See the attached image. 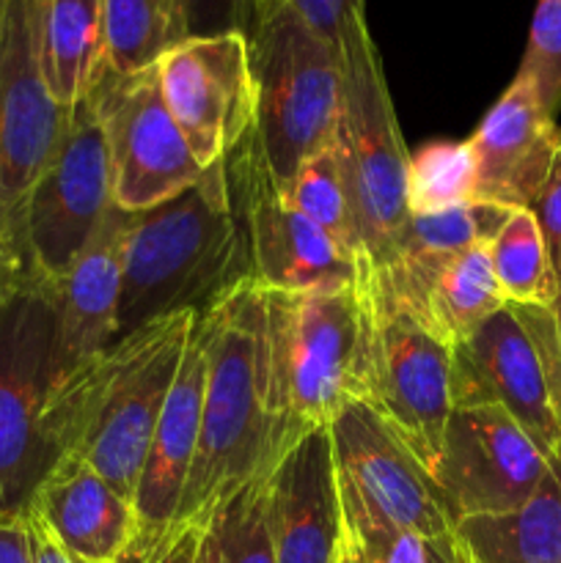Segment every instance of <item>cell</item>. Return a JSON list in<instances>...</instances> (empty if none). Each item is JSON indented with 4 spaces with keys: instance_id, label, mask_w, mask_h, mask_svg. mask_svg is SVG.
Wrapping results in <instances>:
<instances>
[{
    "instance_id": "1",
    "label": "cell",
    "mask_w": 561,
    "mask_h": 563,
    "mask_svg": "<svg viewBox=\"0 0 561 563\" xmlns=\"http://www.w3.org/2000/svg\"><path fill=\"white\" fill-rule=\"evenodd\" d=\"M242 280H253L251 242L218 159L179 196L132 212L110 346L160 319L209 311Z\"/></svg>"
},
{
    "instance_id": "2",
    "label": "cell",
    "mask_w": 561,
    "mask_h": 563,
    "mask_svg": "<svg viewBox=\"0 0 561 563\" xmlns=\"http://www.w3.org/2000/svg\"><path fill=\"white\" fill-rule=\"evenodd\" d=\"M69 383L53 284L14 275L0 291V522H25L72 451Z\"/></svg>"
},
{
    "instance_id": "3",
    "label": "cell",
    "mask_w": 561,
    "mask_h": 563,
    "mask_svg": "<svg viewBox=\"0 0 561 563\" xmlns=\"http://www.w3.org/2000/svg\"><path fill=\"white\" fill-rule=\"evenodd\" d=\"M262 295V388L267 416V467L355 399L366 339L361 284L344 289Z\"/></svg>"
},
{
    "instance_id": "4",
    "label": "cell",
    "mask_w": 561,
    "mask_h": 563,
    "mask_svg": "<svg viewBox=\"0 0 561 563\" xmlns=\"http://www.w3.org/2000/svg\"><path fill=\"white\" fill-rule=\"evenodd\" d=\"M207 379L190 476L174 528H204L220 500L270 473L267 416L262 388V295L256 280H242L209 311Z\"/></svg>"
},
{
    "instance_id": "5",
    "label": "cell",
    "mask_w": 561,
    "mask_h": 563,
    "mask_svg": "<svg viewBox=\"0 0 561 563\" xmlns=\"http://www.w3.org/2000/svg\"><path fill=\"white\" fill-rule=\"evenodd\" d=\"M198 313L160 319L72 377V451L132 500Z\"/></svg>"
},
{
    "instance_id": "6",
    "label": "cell",
    "mask_w": 561,
    "mask_h": 563,
    "mask_svg": "<svg viewBox=\"0 0 561 563\" xmlns=\"http://www.w3.org/2000/svg\"><path fill=\"white\" fill-rule=\"evenodd\" d=\"M256 113L251 135L278 187L336 141L341 108V49L286 5H253L245 31Z\"/></svg>"
},
{
    "instance_id": "7",
    "label": "cell",
    "mask_w": 561,
    "mask_h": 563,
    "mask_svg": "<svg viewBox=\"0 0 561 563\" xmlns=\"http://www.w3.org/2000/svg\"><path fill=\"white\" fill-rule=\"evenodd\" d=\"M341 108L333 152L344 179L363 275L394 253L407 212V154L366 14L341 33Z\"/></svg>"
},
{
    "instance_id": "8",
    "label": "cell",
    "mask_w": 561,
    "mask_h": 563,
    "mask_svg": "<svg viewBox=\"0 0 561 563\" xmlns=\"http://www.w3.org/2000/svg\"><path fill=\"white\" fill-rule=\"evenodd\" d=\"M454 407L495 405L553 454L561 445V324L556 308L506 302L451 350Z\"/></svg>"
},
{
    "instance_id": "9",
    "label": "cell",
    "mask_w": 561,
    "mask_h": 563,
    "mask_svg": "<svg viewBox=\"0 0 561 563\" xmlns=\"http://www.w3.org/2000/svg\"><path fill=\"white\" fill-rule=\"evenodd\" d=\"M328 434L344 533L396 528L432 542L454 531L432 471L372 407L346 401Z\"/></svg>"
},
{
    "instance_id": "10",
    "label": "cell",
    "mask_w": 561,
    "mask_h": 563,
    "mask_svg": "<svg viewBox=\"0 0 561 563\" xmlns=\"http://www.w3.org/2000/svg\"><path fill=\"white\" fill-rule=\"evenodd\" d=\"M38 9L42 0H3L0 11V240L20 273H31L22 256L25 198L72 115L44 80Z\"/></svg>"
},
{
    "instance_id": "11",
    "label": "cell",
    "mask_w": 561,
    "mask_h": 563,
    "mask_svg": "<svg viewBox=\"0 0 561 563\" xmlns=\"http://www.w3.org/2000/svg\"><path fill=\"white\" fill-rule=\"evenodd\" d=\"M363 306L366 339L358 366L355 399L372 407L432 471L446 423L454 410V346L407 313L372 308L366 300Z\"/></svg>"
},
{
    "instance_id": "12",
    "label": "cell",
    "mask_w": 561,
    "mask_h": 563,
    "mask_svg": "<svg viewBox=\"0 0 561 563\" xmlns=\"http://www.w3.org/2000/svg\"><path fill=\"white\" fill-rule=\"evenodd\" d=\"M113 203L105 130L94 102L82 97L22 209V256L31 273L50 284L58 280L86 251Z\"/></svg>"
},
{
    "instance_id": "13",
    "label": "cell",
    "mask_w": 561,
    "mask_h": 563,
    "mask_svg": "<svg viewBox=\"0 0 561 563\" xmlns=\"http://www.w3.org/2000/svg\"><path fill=\"white\" fill-rule=\"evenodd\" d=\"M86 97L105 130L116 207L143 212L179 196L204 174L165 104L157 64L132 75L102 64Z\"/></svg>"
},
{
    "instance_id": "14",
    "label": "cell",
    "mask_w": 561,
    "mask_h": 563,
    "mask_svg": "<svg viewBox=\"0 0 561 563\" xmlns=\"http://www.w3.org/2000/svg\"><path fill=\"white\" fill-rule=\"evenodd\" d=\"M223 159L248 225L253 280L262 289L317 291L361 284V262L280 198L251 132Z\"/></svg>"
},
{
    "instance_id": "15",
    "label": "cell",
    "mask_w": 561,
    "mask_h": 563,
    "mask_svg": "<svg viewBox=\"0 0 561 563\" xmlns=\"http://www.w3.org/2000/svg\"><path fill=\"white\" fill-rule=\"evenodd\" d=\"M550 456L495 405L454 407L432 478L457 522L506 515L534 495Z\"/></svg>"
},
{
    "instance_id": "16",
    "label": "cell",
    "mask_w": 561,
    "mask_h": 563,
    "mask_svg": "<svg viewBox=\"0 0 561 563\" xmlns=\"http://www.w3.org/2000/svg\"><path fill=\"white\" fill-rule=\"evenodd\" d=\"M157 80L201 168L223 159L251 132L256 86L242 31L185 38L157 60Z\"/></svg>"
},
{
    "instance_id": "17",
    "label": "cell",
    "mask_w": 561,
    "mask_h": 563,
    "mask_svg": "<svg viewBox=\"0 0 561 563\" xmlns=\"http://www.w3.org/2000/svg\"><path fill=\"white\" fill-rule=\"evenodd\" d=\"M468 143L476 163L473 201L531 209L561 152V130L531 82L517 75Z\"/></svg>"
},
{
    "instance_id": "18",
    "label": "cell",
    "mask_w": 561,
    "mask_h": 563,
    "mask_svg": "<svg viewBox=\"0 0 561 563\" xmlns=\"http://www.w3.org/2000/svg\"><path fill=\"white\" fill-rule=\"evenodd\" d=\"M207 317L198 313L190 341L185 346V357L179 363V374L154 429L152 449L132 493L135 539L130 548H148L160 542L174 528L176 515H179L182 495H185L198 445L204 379H207Z\"/></svg>"
},
{
    "instance_id": "19",
    "label": "cell",
    "mask_w": 561,
    "mask_h": 563,
    "mask_svg": "<svg viewBox=\"0 0 561 563\" xmlns=\"http://www.w3.org/2000/svg\"><path fill=\"white\" fill-rule=\"evenodd\" d=\"M512 212L498 203L471 201L446 212L410 214L388 262L363 275V300L424 324L429 291L443 269L471 247L490 245Z\"/></svg>"
},
{
    "instance_id": "20",
    "label": "cell",
    "mask_w": 561,
    "mask_h": 563,
    "mask_svg": "<svg viewBox=\"0 0 561 563\" xmlns=\"http://www.w3.org/2000/svg\"><path fill=\"white\" fill-rule=\"evenodd\" d=\"M275 563H341L344 522L328 427L297 440L267 473Z\"/></svg>"
},
{
    "instance_id": "21",
    "label": "cell",
    "mask_w": 561,
    "mask_h": 563,
    "mask_svg": "<svg viewBox=\"0 0 561 563\" xmlns=\"http://www.w3.org/2000/svg\"><path fill=\"white\" fill-rule=\"evenodd\" d=\"M130 220L132 212L113 203L86 251L53 280L58 346L72 377L113 341Z\"/></svg>"
},
{
    "instance_id": "22",
    "label": "cell",
    "mask_w": 561,
    "mask_h": 563,
    "mask_svg": "<svg viewBox=\"0 0 561 563\" xmlns=\"http://www.w3.org/2000/svg\"><path fill=\"white\" fill-rule=\"evenodd\" d=\"M28 517L69 555L86 563H116L135 539V509L80 456L66 454L33 498Z\"/></svg>"
},
{
    "instance_id": "23",
    "label": "cell",
    "mask_w": 561,
    "mask_h": 563,
    "mask_svg": "<svg viewBox=\"0 0 561 563\" xmlns=\"http://www.w3.org/2000/svg\"><path fill=\"white\" fill-rule=\"evenodd\" d=\"M454 531L473 563H561V445L526 504L506 515L468 517Z\"/></svg>"
},
{
    "instance_id": "24",
    "label": "cell",
    "mask_w": 561,
    "mask_h": 563,
    "mask_svg": "<svg viewBox=\"0 0 561 563\" xmlns=\"http://www.w3.org/2000/svg\"><path fill=\"white\" fill-rule=\"evenodd\" d=\"M38 58L50 93L75 108L105 64L99 0H42Z\"/></svg>"
},
{
    "instance_id": "25",
    "label": "cell",
    "mask_w": 561,
    "mask_h": 563,
    "mask_svg": "<svg viewBox=\"0 0 561 563\" xmlns=\"http://www.w3.org/2000/svg\"><path fill=\"white\" fill-rule=\"evenodd\" d=\"M99 9L105 64L119 75L148 69L193 36L185 0H99Z\"/></svg>"
},
{
    "instance_id": "26",
    "label": "cell",
    "mask_w": 561,
    "mask_h": 563,
    "mask_svg": "<svg viewBox=\"0 0 561 563\" xmlns=\"http://www.w3.org/2000/svg\"><path fill=\"white\" fill-rule=\"evenodd\" d=\"M504 306L506 300L495 284L490 262V245H476L457 256L432 286L424 328L449 346H457Z\"/></svg>"
},
{
    "instance_id": "27",
    "label": "cell",
    "mask_w": 561,
    "mask_h": 563,
    "mask_svg": "<svg viewBox=\"0 0 561 563\" xmlns=\"http://www.w3.org/2000/svg\"><path fill=\"white\" fill-rule=\"evenodd\" d=\"M198 563H275L267 515V473L253 476L207 517Z\"/></svg>"
},
{
    "instance_id": "28",
    "label": "cell",
    "mask_w": 561,
    "mask_h": 563,
    "mask_svg": "<svg viewBox=\"0 0 561 563\" xmlns=\"http://www.w3.org/2000/svg\"><path fill=\"white\" fill-rule=\"evenodd\" d=\"M495 284L506 302L556 308L559 289L550 267L542 229L531 209H515L504 229L490 242Z\"/></svg>"
},
{
    "instance_id": "29",
    "label": "cell",
    "mask_w": 561,
    "mask_h": 563,
    "mask_svg": "<svg viewBox=\"0 0 561 563\" xmlns=\"http://www.w3.org/2000/svg\"><path fill=\"white\" fill-rule=\"evenodd\" d=\"M476 196V163L468 141L427 143L407 163V212L435 214Z\"/></svg>"
},
{
    "instance_id": "30",
    "label": "cell",
    "mask_w": 561,
    "mask_h": 563,
    "mask_svg": "<svg viewBox=\"0 0 561 563\" xmlns=\"http://www.w3.org/2000/svg\"><path fill=\"white\" fill-rule=\"evenodd\" d=\"M278 192L295 212H300L302 218H308L319 229L328 231L341 247H346L361 262L355 225H352L350 214V201H346L344 179H341L339 159H336L333 146L314 154L311 159H306L295 170V176L284 187H278Z\"/></svg>"
},
{
    "instance_id": "31",
    "label": "cell",
    "mask_w": 561,
    "mask_h": 563,
    "mask_svg": "<svg viewBox=\"0 0 561 563\" xmlns=\"http://www.w3.org/2000/svg\"><path fill=\"white\" fill-rule=\"evenodd\" d=\"M517 75L526 77L539 102L556 115L561 110V0H537L528 47Z\"/></svg>"
},
{
    "instance_id": "32",
    "label": "cell",
    "mask_w": 561,
    "mask_h": 563,
    "mask_svg": "<svg viewBox=\"0 0 561 563\" xmlns=\"http://www.w3.org/2000/svg\"><path fill=\"white\" fill-rule=\"evenodd\" d=\"M341 563H429V539L396 528L344 533Z\"/></svg>"
},
{
    "instance_id": "33",
    "label": "cell",
    "mask_w": 561,
    "mask_h": 563,
    "mask_svg": "<svg viewBox=\"0 0 561 563\" xmlns=\"http://www.w3.org/2000/svg\"><path fill=\"white\" fill-rule=\"evenodd\" d=\"M258 3L286 5V9L295 11L311 31H317L324 42L336 44V47H339L346 22H350L352 16L363 14V0H253V5Z\"/></svg>"
},
{
    "instance_id": "34",
    "label": "cell",
    "mask_w": 561,
    "mask_h": 563,
    "mask_svg": "<svg viewBox=\"0 0 561 563\" xmlns=\"http://www.w3.org/2000/svg\"><path fill=\"white\" fill-rule=\"evenodd\" d=\"M534 218H537L539 229H542L544 247H548L550 267L556 275V289H559V300H556V317L561 319V152L556 157L553 170H550L548 181H544L542 192L531 207Z\"/></svg>"
},
{
    "instance_id": "35",
    "label": "cell",
    "mask_w": 561,
    "mask_h": 563,
    "mask_svg": "<svg viewBox=\"0 0 561 563\" xmlns=\"http://www.w3.org/2000/svg\"><path fill=\"white\" fill-rule=\"evenodd\" d=\"M193 36L226 31H248L253 0H185Z\"/></svg>"
},
{
    "instance_id": "36",
    "label": "cell",
    "mask_w": 561,
    "mask_h": 563,
    "mask_svg": "<svg viewBox=\"0 0 561 563\" xmlns=\"http://www.w3.org/2000/svg\"><path fill=\"white\" fill-rule=\"evenodd\" d=\"M198 542H201V528H170L160 542L148 548H127V553L116 563H198Z\"/></svg>"
},
{
    "instance_id": "37",
    "label": "cell",
    "mask_w": 561,
    "mask_h": 563,
    "mask_svg": "<svg viewBox=\"0 0 561 563\" xmlns=\"http://www.w3.org/2000/svg\"><path fill=\"white\" fill-rule=\"evenodd\" d=\"M0 563H33L25 522H0Z\"/></svg>"
},
{
    "instance_id": "38",
    "label": "cell",
    "mask_w": 561,
    "mask_h": 563,
    "mask_svg": "<svg viewBox=\"0 0 561 563\" xmlns=\"http://www.w3.org/2000/svg\"><path fill=\"white\" fill-rule=\"evenodd\" d=\"M25 526H28V533H31L33 563H86L66 553V550L61 548L47 531H44V526L36 520V517H28Z\"/></svg>"
},
{
    "instance_id": "39",
    "label": "cell",
    "mask_w": 561,
    "mask_h": 563,
    "mask_svg": "<svg viewBox=\"0 0 561 563\" xmlns=\"http://www.w3.org/2000/svg\"><path fill=\"white\" fill-rule=\"evenodd\" d=\"M429 563H473L457 531L429 542Z\"/></svg>"
},
{
    "instance_id": "40",
    "label": "cell",
    "mask_w": 561,
    "mask_h": 563,
    "mask_svg": "<svg viewBox=\"0 0 561 563\" xmlns=\"http://www.w3.org/2000/svg\"><path fill=\"white\" fill-rule=\"evenodd\" d=\"M14 275H22L20 269H14L9 264V256H6V247H3V240H0V291H3V286L9 284Z\"/></svg>"
},
{
    "instance_id": "41",
    "label": "cell",
    "mask_w": 561,
    "mask_h": 563,
    "mask_svg": "<svg viewBox=\"0 0 561 563\" xmlns=\"http://www.w3.org/2000/svg\"><path fill=\"white\" fill-rule=\"evenodd\" d=\"M0 11H3V0H0Z\"/></svg>"
},
{
    "instance_id": "42",
    "label": "cell",
    "mask_w": 561,
    "mask_h": 563,
    "mask_svg": "<svg viewBox=\"0 0 561 563\" xmlns=\"http://www.w3.org/2000/svg\"><path fill=\"white\" fill-rule=\"evenodd\" d=\"M559 324H561V319H559Z\"/></svg>"
}]
</instances>
